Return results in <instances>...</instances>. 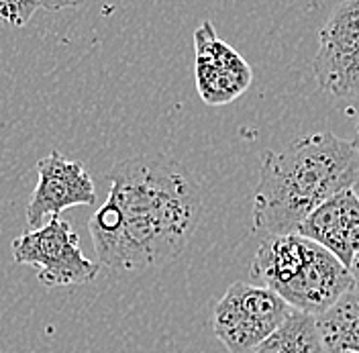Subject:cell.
I'll use <instances>...</instances> for the list:
<instances>
[{"label": "cell", "mask_w": 359, "mask_h": 353, "mask_svg": "<svg viewBox=\"0 0 359 353\" xmlns=\"http://www.w3.org/2000/svg\"><path fill=\"white\" fill-rule=\"evenodd\" d=\"M355 131H358V141H359V105L355 107Z\"/></svg>", "instance_id": "15"}, {"label": "cell", "mask_w": 359, "mask_h": 353, "mask_svg": "<svg viewBox=\"0 0 359 353\" xmlns=\"http://www.w3.org/2000/svg\"><path fill=\"white\" fill-rule=\"evenodd\" d=\"M194 80L198 96L208 107L237 100L253 82V69L245 58L217 35L210 21H202L194 31Z\"/></svg>", "instance_id": "7"}, {"label": "cell", "mask_w": 359, "mask_h": 353, "mask_svg": "<svg viewBox=\"0 0 359 353\" xmlns=\"http://www.w3.org/2000/svg\"><path fill=\"white\" fill-rule=\"evenodd\" d=\"M11 249L15 264L33 265L45 288L90 284L100 269L84 255L72 222L60 217H51L49 222L15 237Z\"/></svg>", "instance_id": "4"}, {"label": "cell", "mask_w": 359, "mask_h": 353, "mask_svg": "<svg viewBox=\"0 0 359 353\" xmlns=\"http://www.w3.org/2000/svg\"><path fill=\"white\" fill-rule=\"evenodd\" d=\"M337 353H353V352H337Z\"/></svg>", "instance_id": "17"}, {"label": "cell", "mask_w": 359, "mask_h": 353, "mask_svg": "<svg viewBox=\"0 0 359 353\" xmlns=\"http://www.w3.org/2000/svg\"><path fill=\"white\" fill-rule=\"evenodd\" d=\"M355 141H358V139H355ZM358 145H359V141H358ZM353 190H355V192H358V194H359V182H358V184H355V188H353Z\"/></svg>", "instance_id": "16"}, {"label": "cell", "mask_w": 359, "mask_h": 353, "mask_svg": "<svg viewBox=\"0 0 359 353\" xmlns=\"http://www.w3.org/2000/svg\"><path fill=\"white\" fill-rule=\"evenodd\" d=\"M37 186L27 204V222L41 227L47 217H57L74 206L96 202L94 180L80 161H72L60 152H51L37 161Z\"/></svg>", "instance_id": "8"}, {"label": "cell", "mask_w": 359, "mask_h": 353, "mask_svg": "<svg viewBox=\"0 0 359 353\" xmlns=\"http://www.w3.org/2000/svg\"><path fill=\"white\" fill-rule=\"evenodd\" d=\"M331 251L345 267L359 253V194L349 188L311 213L296 231Z\"/></svg>", "instance_id": "9"}, {"label": "cell", "mask_w": 359, "mask_h": 353, "mask_svg": "<svg viewBox=\"0 0 359 353\" xmlns=\"http://www.w3.org/2000/svg\"><path fill=\"white\" fill-rule=\"evenodd\" d=\"M201 215V186L182 161L135 155L112 168L109 197L90 217L88 231L100 265L141 272L180 258Z\"/></svg>", "instance_id": "1"}, {"label": "cell", "mask_w": 359, "mask_h": 353, "mask_svg": "<svg viewBox=\"0 0 359 353\" xmlns=\"http://www.w3.org/2000/svg\"><path fill=\"white\" fill-rule=\"evenodd\" d=\"M37 0H0V22L21 29L37 13Z\"/></svg>", "instance_id": "12"}, {"label": "cell", "mask_w": 359, "mask_h": 353, "mask_svg": "<svg viewBox=\"0 0 359 353\" xmlns=\"http://www.w3.org/2000/svg\"><path fill=\"white\" fill-rule=\"evenodd\" d=\"M349 272H351V276H353V284H355V288H359V253L355 255V260H353V264L349 267Z\"/></svg>", "instance_id": "14"}, {"label": "cell", "mask_w": 359, "mask_h": 353, "mask_svg": "<svg viewBox=\"0 0 359 353\" xmlns=\"http://www.w3.org/2000/svg\"><path fill=\"white\" fill-rule=\"evenodd\" d=\"M41 8L47 11H64V8H76L86 0H37Z\"/></svg>", "instance_id": "13"}, {"label": "cell", "mask_w": 359, "mask_h": 353, "mask_svg": "<svg viewBox=\"0 0 359 353\" xmlns=\"http://www.w3.org/2000/svg\"><path fill=\"white\" fill-rule=\"evenodd\" d=\"M318 88L337 100L359 105V0H343L318 33L313 60Z\"/></svg>", "instance_id": "6"}, {"label": "cell", "mask_w": 359, "mask_h": 353, "mask_svg": "<svg viewBox=\"0 0 359 353\" xmlns=\"http://www.w3.org/2000/svg\"><path fill=\"white\" fill-rule=\"evenodd\" d=\"M359 182V145L331 131L304 135L262 155L253 194V227L268 235L296 233L302 221Z\"/></svg>", "instance_id": "2"}, {"label": "cell", "mask_w": 359, "mask_h": 353, "mask_svg": "<svg viewBox=\"0 0 359 353\" xmlns=\"http://www.w3.org/2000/svg\"><path fill=\"white\" fill-rule=\"evenodd\" d=\"M329 353H359V288L347 290L325 314L316 317Z\"/></svg>", "instance_id": "10"}, {"label": "cell", "mask_w": 359, "mask_h": 353, "mask_svg": "<svg viewBox=\"0 0 359 353\" xmlns=\"http://www.w3.org/2000/svg\"><path fill=\"white\" fill-rule=\"evenodd\" d=\"M290 312V305L273 290L235 282L215 307L212 329L229 353H249L264 343Z\"/></svg>", "instance_id": "5"}, {"label": "cell", "mask_w": 359, "mask_h": 353, "mask_svg": "<svg viewBox=\"0 0 359 353\" xmlns=\"http://www.w3.org/2000/svg\"><path fill=\"white\" fill-rule=\"evenodd\" d=\"M249 353H329L313 314L294 310L286 321Z\"/></svg>", "instance_id": "11"}, {"label": "cell", "mask_w": 359, "mask_h": 353, "mask_svg": "<svg viewBox=\"0 0 359 353\" xmlns=\"http://www.w3.org/2000/svg\"><path fill=\"white\" fill-rule=\"evenodd\" d=\"M251 278L294 310L320 317L351 288L353 276L331 251L298 233L268 235L255 251Z\"/></svg>", "instance_id": "3"}]
</instances>
